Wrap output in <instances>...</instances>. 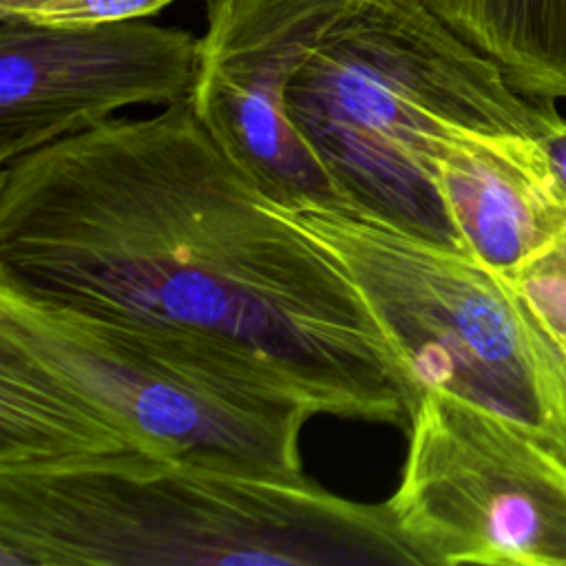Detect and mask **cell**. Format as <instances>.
Segmentation results:
<instances>
[{
  "label": "cell",
  "instance_id": "obj_11",
  "mask_svg": "<svg viewBox=\"0 0 566 566\" xmlns=\"http://www.w3.org/2000/svg\"><path fill=\"white\" fill-rule=\"evenodd\" d=\"M509 281L548 336L566 385V241Z\"/></svg>",
  "mask_w": 566,
  "mask_h": 566
},
{
  "label": "cell",
  "instance_id": "obj_4",
  "mask_svg": "<svg viewBox=\"0 0 566 566\" xmlns=\"http://www.w3.org/2000/svg\"><path fill=\"white\" fill-rule=\"evenodd\" d=\"M418 566L382 504L177 460L0 471V566Z\"/></svg>",
  "mask_w": 566,
  "mask_h": 566
},
{
  "label": "cell",
  "instance_id": "obj_3",
  "mask_svg": "<svg viewBox=\"0 0 566 566\" xmlns=\"http://www.w3.org/2000/svg\"><path fill=\"white\" fill-rule=\"evenodd\" d=\"M285 102L347 212L464 252L436 181L444 144L460 130L537 139L559 117L424 0H345Z\"/></svg>",
  "mask_w": 566,
  "mask_h": 566
},
{
  "label": "cell",
  "instance_id": "obj_2",
  "mask_svg": "<svg viewBox=\"0 0 566 566\" xmlns=\"http://www.w3.org/2000/svg\"><path fill=\"white\" fill-rule=\"evenodd\" d=\"M312 416L241 347L0 283V471L177 460L303 478Z\"/></svg>",
  "mask_w": 566,
  "mask_h": 566
},
{
  "label": "cell",
  "instance_id": "obj_9",
  "mask_svg": "<svg viewBox=\"0 0 566 566\" xmlns=\"http://www.w3.org/2000/svg\"><path fill=\"white\" fill-rule=\"evenodd\" d=\"M436 181L467 250L506 279L566 241V195L533 137L460 130Z\"/></svg>",
  "mask_w": 566,
  "mask_h": 566
},
{
  "label": "cell",
  "instance_id": "obj_13",
  "mask_svg": "<svg viewBox=\"0 0 566 566\" xmlns=\"http://www.w3.org/2000/svg\"><path fill=\"white\" fill-rule=\"evenodd\" d=\"M539 148L546 155V161L562 188V192L566 195V117H557L548 130L544 135L537 137Z\"/></svg>",
  "mask_w": 566,
  "mask_h": 566
},
{
  "label": "cell",
  "instance_id": "obj_12",
  "mask_svg": "<svg viewBox=\"0 0 566 566\" xmlns=\"http://www.w3.org/2000/svg\"><path fill=\"white\" fill-rule=\"evenodd\" d=\"M172 2L179 0H0V18L40 24H95L153 18Z\"/></svg>",
  "mask_w": 566,
  "mask_h": 566
},
{
  "label": "cell",
  "instance_id": "obj_8",
  "mask_svg": "<svg viewBox=\"0 0 566 566\" xmlns=\"http://www.w3.org/2000/svg\"><path fill=\"white\" fill-rule=\"evenodd\" d=\"M345 0H208L190 104L279 206L345 210L287 113L290 77Z\"/></svg>",
  "mask_w": 566,
  "mask_h": 566
},
{
  "label": "cell",
  "instance_id": "obj_1",
  "mask_svg": "<svg viewBox=\"0 0 566 566\" xmlns=\"http://www.w3.org/2000/svg\"><path fill=\"white\" fill-rule=\"evenodd\" d=\"M0 283L241 347L318 416L402 427L420 402L340 261L219 148L188 97L0 166Z\"/></svg>",
  "mask_w": 566,
  "mask_h": 566
},
{
  "label": "cell",
  "instance_id": "obj_7",
  "mask_svg": "<svg viewBox=\"0 0 566 566\" xmlns=\"http://www.w3.org/2000/svg\"><path fill=\"white\" fill-rule=\"evenodd\" d=\"M199 35L150 18L40 24L0 18V166L130 106L190 97Z\"/></svg>",
  "mask_w": 566,
  "mask_h": 566
},
{
  "label": "cell",
  "instance_id": "obj_10",
  "mask_svg": "<svg viewBox=\"0 0 566 566\" xmlns=\"http://www.w3.org/2000/svg\"><path fill=\"white\" fill-rule=\"evenodd\" d=\"M526 97L566 99V0H424Z\"/></svg>",
  "mask_w": 566,
  "mask_h": 566
},
{
  "label": "cell",
  "instance_id": "obj_6",
  "mask_svg": "<svg viewBox=\"0 0 566 566\" xmlns=\"http://www.w3.org/2000/svg\"><path fill=\"white\" fill-rule=\"evenodd\" d=\"M418 566H566V460L515 420L427 389L385 502Z\"/></svg>",
  "mask_w": 566,
  "mask_h": 566
},
{
  "label": "cell",
  "instance_id": "obj_5",
  "mask_svg": "<svg viewBox=\"0 0 566 566\" xmlns=\"http://www.w3.org/2000/svg\"><path fill=\"white\" fill-rule=\"evenodd\" d=\"M340 261L420 398L444 389L493 409L566 460L557 354L515 285L471 252L334 208L292 210Z\"/></svg>",
  "mask_w": 566,
  "mask_h": 566
}]
</instances>
